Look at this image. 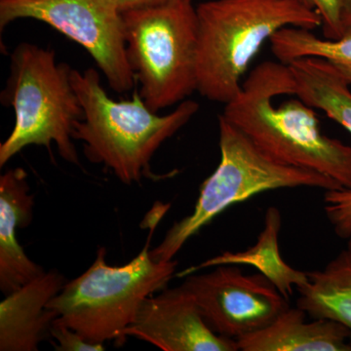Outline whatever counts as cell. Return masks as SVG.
Masks as SVG:
<instances>
[{
  "instance_id": "30bf717a",
  "label": "cell",
  "mask_w": 351,
  "mask_h": 351,
  "mask_svg": "<svg viewBox=\"0 0 351 351\" xmlns=\"http://www.w3.org/2000/svg\"><path fill=\"white\" fill-rule=\"evenodd\" d=\"M133 337L163 351H237V339L216 334L195 300L180 285L144 302L125 338Z\"/></svg>"
},
{
  "instance_id": "2e32d148",
  "label": "cell",
  "mask_w": 351,
  "mask_h": 351,
  "mask_svg": "<svg viewBox=\"0 0 351 351\" xmlns=\"http://www.w3.org/2000/svg\"><path fill=\"white\" fill-rule=\"evenodd\" d=\"M308 284L298 289L297 306L314 319H330L348 328L351 336V253L341 251L324 269L307 272Z\"/></svg>"
},
{
  "instance_id": "7c38bea8",
  "label": "cell",
  "mask_w": 351,
  "mask_h": 351,
  "mask_svg": "<svg viewBox=\"0 0 351 351\" xmlns=\"http://www.w3.org/2000/svg\"><path fill=\"white\" fill-rule=\"evenodd\" d=\"M34 195L23 168L0 177V290L7 295L45 272L25 255L17 240V228L32 219Z\"/></svg>"
},
{
  "instance_id": "4fadbf2b",
  "label": "cell",
  "mask_w": 351,
  "mask_h": 351,
  "mask_svg": "<svg viewBox=\"0 0 351 351\" xmlns=\"http://www.w3.org/2000/svg\"><path fill=\"white\" fill-rule=\"evenodd\" d=\"M306 314L299 306H289L267 326L237 339L239 350L351 351L348 328L321 318L306 322Z\"/></svg>"
},
{
  "instance_id": "5bb4252c",
  "label": "cell",
  "mask_w": 351,
  "mask_h": 351,
  "mask_svg": "<svg viewBox=\"0 0 351 351\" xmlns=\"http://www.w3.org/2000/svg\"><path fill=\"white\" fill-rule=\"evenodd\" d=\"M265 223L257 242L245 251H226L216 257L189 267L178 274L186 277L201 269L217 265H251L276 286L277 290L289 300L293 295V288L301 289L308 284V274L295 269L283 260L279 249V233L282 226V216L278 208L269 207L265 215Z\"/></svg>"
},
{
  "instance_id": "ffe728a7",
  "label": "cell",
  "mask_w": 351,
  "mask_h": 351,
  "mask_svg": "<svg viewBox=\"0 0 351 351\" xmlns=\"http://www.w3.org/2000/svg\"><path fill=\"white\" fill-rule=\"evenodd\" d=\"M50 336L56 341L53 343L58 351H101L104 343H93L83 338L80 332L54 321L50 330Z\"/></svg>"
},
{
  "instance_id": "44dd1931",
  "label": "cell",
  "mask_w": 351,
  "mask_h": 351,
  "mask_svg": "<svg viewBox=\"0 0 351 351\" xmlns=\"http://www.w3.org/2000/svg\"><path fill=\"white\" fill-rule=\"evenodd\" d=\"M339 15L343 36L351 32V0H339Z\"/></svg>"
},
{
  "instance_id": "277c9868",
  "label": "cell",
  "mask_w": 351,
  "mask_h": 351,
  "mask_svg": "<svg viewBox=\"0 0 351 351\" xmlns=\"http://www.w3.org/2000/svg\"><path fill=\"white\" fill-rule=\"evenodd\" d=\"M158 221L152 225L151 235ZM145 246L126 265L107 263V250L101 247L93 265L77 278L64 284L48 308L57 313L55 321L80 332L93 343L115 341L122 346L125 331L135 320L147 298L166 289L175 276L178 262H158Z\"/></svg>"
},
{
  "instance_id": "d6986e66",
  "label": "cell",
  "mask_w": 351,
  "mask_h": 351,
  "mask_svg": "<svg viewBox=\"0 0 351 351\" xmlns=\"http://www.w3.org/2000/svg\"><path fill=\"white\" fill-rule=\"evenodd\" d=\"M319 14L324 38L336 40L343 36L339 15V0H298Z\"/></svg>"
},
{
  "instance_id": "3957f363",
  "label": "cell",
  "mask_w": 351,
  "mask_h": 351,
  "mask_svg": "<svg viewBox=\"0 0 351 351\" xmlns=\"http://www.w3.org/2000/svg\"><path fill=\"white\" fill-rule=\"evenodd\" d=\"M71 82L84 110L73 140L82 141L88 160L104 164L125 184L142 181L157 149L199 110L197 101L186 100L160 117L145 106L138 90L131 101H113L92 68L73 69Z\"/></svg>"
},
{
  "instance_id": "7a4b0ae2",
  "label": "cell",
  "mask_w": 351,
  "mask_h": 351,
  "mask_svg": "<svg viewBox=\"0 0 351 351\" xmlns=\"http://www.w3.org/2000/svg\"><path fill=\"white\" fill-rule=\"evenodd\" d=\"M196 14L197 91L223 105L239 95L252 60L276 32L322 25L319 14L298 0H211Z\"/></svg>"
},
{
  "instance_id": "7402d4cb",
  "label": "cell",
  "mask_w": 351,
  "mask_h": 351,
  "mask_svg": "<svg viewBox=\"0 0 351 351\" xmlns=\"http://www.w3.org/2000/svg\"><path fill=\"white\" fill-rule=\"evenodd\" d=\"M117 1L120 11L123 12V11L130 10V9L157 5V4L163 3L167 0H117Z\"/></svg>"
},
{
  "instance_id": "e0dca14e",
  "label": "cell",
  "mask_w": 351,
  "mask_h": 351,
  "mask_svg": "<svg viewBox=\"0 0 351 351\" xmlns=\"http://www.w3.org/2000/svg\"><path fill=\"white\" fill-rule=\"evenodd\" d=\"M274 56L284 64L306 57H319L334 64L351 85V32L343 38H320L311 31L284 27L269 39Z\"/></svg>"
},
{
  "instance_id": "5b68a950",
  "label": "cell",
  "mask_w": 351,
  "mask_h": 351,
  "mask_svg": "<svg viewBox=\"0 0 351 351\" xmlns=\"http://www.w3.org/2000/svg\"><path fill=\"white\" fill-rule=\"evenodd\" d=\"M69 64L57 63L55 52L20 43L11 55L10 75L1 92L2 105L15 110L12 133L0 145V167L29 145L52 144L64 160L80 165L73 145L76 122L84 110L71 82Z\"/></svg>"
},
{
  "instance_id": "ac0fdd59",
  "label": "cell",
  "mask_w": 351,
  "mask_h": 351,
  "mask_svg": "<svg viewBox=\"0 0 351 351\" xmlns=\"http://www.w3.org/2000/svg\"><path fill=\"white\" fill-rule=\"evenodd\" d=\"M323 203L335 233L339 239H348L351 235V189L325 191Z\"/></svg>"
},
{
  "instance_id": "52a82bcc",
  "label": "cell",
  "mask_w": 351,
  "mask_h": 351,
  "mask_svg": "<svg viewBox=\"0 0 351 351\" xmlns=\"http://www.w3.org/2000/svg\"><path fill=\"white\" fill-rule=\"evenodd\" d=\"M126 54L140 95L154 112L197 91L198 25L193 0L122 12Z\"/></svg>"
},
{
  "instance_id": "8fae6325",
  "label": "cell",
  "mask_w": 351,
  "mask_h": 351,
  "mask_svg": "<svg viewBox=\"0 0 351 351\" xmlns=\"http://www.w3.org/2000/svg\"><path fill=\"white\" fill-rule=\"evenodd\" d=\"M59 272H44L0 302V350L36 351L57 313L47 306L64 286Z\"/></svg>"
},
{
  "instance_id": "6da1fadb",
  "label": "cell",
  "mask_w": 351,
  "mask_h": 351,
  "mask_svg": "<svg viewBox=\"0 0 351 351\" xmlns=\"http://www.w3.org/2000/svg\"><path fill=\"white\" fill-rule=\"evenodd\" d=\"M281 95H295L290 68L282 62H263L221 115L278 162L319 173L351 189V147L325 135L314 108L299 98L274 107L272 100Z\"/></svg>"
},
{
  "instance_id": "8992f818",
  "label": "cell",
  "mask_w": 351,
  "mask_h": 351,
  "mask_svg": "<svg viewBox=\"0 0 351 351\" xmlns=\"http://www.w3.org/2000/svg\"><path fill=\"white\" fill-rule=\"evenodd\" d=\"M219 131L218 167L201 184L193 211L171 226L160 244L152 249L154 261L174 260L184 245L219 214L258 193L280 189H343L326 176L271 158L221 114Z\"/></svg>"
},
{
  "instance_id": "9a60e30c",
  "label": "cell",
  "mask_w": 351,
  "mask_h": 351,
  "mask_svg": "<svg viewBox=\"0 0 351 351\" xmlns=\"http://www.w3.org/2000/svg\"><path fill=\"white\" fill-rule=\"evenodd\" d=\"M287 64L294 78L295 96L326 113L351 135L350 84L338 69L319 57L300 58Z\"/></svg>"
},
{
  "instance_id": "603a6c76",
  "label": "cell",
  "mask_w": 351,
  "mask_h": 351,
  "mask_svg": "<svg viewBox=\"0 0 351 351\" xmlns=\"http://www.w3.org/2000/svg\"><path fill=\"white\" fill-rule=\"evenodd\" d=\"M346 240H348V248H346V250L350 251V253H351V235H350V237H348V239H346Z\"/></svg>"
},
{
  "instance_id": "9c48e42d",
  "label": "cell",
  "mask_w": 351,
  "mask_h": 351,
  "mask_svg": "<svg viewBox=\"0 0 351 351\" xmlns=\"http://www.w3.org/2000/svg\"><path fill=\"white\" fill-rule=\"evenodd\" d=\"M186 289L216 334L239 339L263 329L288 308V299L262 274H244L221 265L207 274L184 277Z\"/></svg>"
},
{
  "instance_id": "ba28073f",
  "label": "cell",
  "mask_w": 351,
  "mask_h": 351,
  "mask_svg": "<svg viewBox=\"0 0 351 351\" xmlns=\"http://www.w3.org/2000/svg\"><path fill=\"white\" fill-rule=\"evenodd\" d=\"M41 21L93 57L110 88L125 93L135 76L127 60L123 18L117 0H0V29L18 19Z\"/></svg>"
}]
</instances>
